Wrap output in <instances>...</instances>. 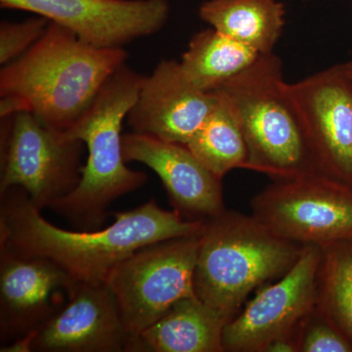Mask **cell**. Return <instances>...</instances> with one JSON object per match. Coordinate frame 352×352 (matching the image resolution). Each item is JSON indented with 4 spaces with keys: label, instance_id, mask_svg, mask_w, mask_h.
<instances>
[{
    "label": "cell",
    "instance_id": "cell-1",
    "mask_svg": "<svg viewBox=\"0 0 352 352\" xmlns=\"http://www.w3.org/2000/svg\"><path fill=\"white\" fill-rule=\"evenodd\" d=\"M0 247L25 256L52 259L80 283H105L113 268L146 245L200 233L204 220H187L151 199L127 212H112L105 229L69 231L44 219L27 192L0 193Z\"/></svg>",
    "mask_w": 352,
    "mask_h": 352
},
{
    "label": "cell",
    "instance_id": "cell-2",
    "mask_svg": "<svg viewBox=\"0 0 352 352\" xmlns=\"http://www.w3.org/2000/svg\"><path fill=\"white\" fill-rule=\"evenodd\" d=\"M126 59L122 48L94 47L50 22L31 50L2 66L0 116L28 111L46 126L69 131Z\"/></svg>",
    "mask_w": 352,
    "mask_h": 352
},
{
    "label": "cell",
    "instance_id": "cell-3",
    "mask_svg": "<svg viewBox=\"0 0 352 352\" xmlns=\"http://www.w3.org/2000/svg\"><path fill=\"white\" fill-rule=\"evenodd\" d=\"M144 78L122 65L80 120L66 131L85 143L87 163L78 187L50 208L78 230L101 229L113 201L147 182L144 173L126 166L122 134V122L138 100Z\"/></svg>",
    "mask_w": 352,
    "mask_h": 352
},
{
    "label": "cell",
    "instance_id": "cell-4",
    "mask_svg": "<svg viewBox=\"0 0 352 352\" xmlns=\"http://www.w3.org/2000/svg\"><path fill=\"white\" fill-rule=\"evenodd\" d=\"M303 247L275 235L252 214L226 210L205 220L199 234L196 296L228 323L252 292L293 268Z\"/></svg>",
    "mask_w": 352,
    "mask_h": 352
},
{
    "label": "cell",
    "instance_id": "cell-5",
    "mask_svg": "<svg viewBox=\"0 0 352 352\" xmlns=\"http://www.w3.org/2000/svg\"><path fill=\"white\" fill-rule=\"evenodd\" d=\"M274 53L258 59L217 90L232 108L247 143V170L273 182L320 173Z\"/></svg>",
    "mask_w": 352,
    "mask_h": 352
},
{
    "label": "cell",
    "instance_id": "cell-6",
    "mask_svg": "<svg viewBox=\"0 0 352 352\" xmlns=\"http://www.w3.org/2000/svg\"><path fill=\"white\" fill-rule=\"evenodd\" d=\"M1 122L0 193L21 187L43 210L78 187L82 141L46 126L28 111L1 118Z\"/></svg>",
    "mask_w": 352,
    "mask_h": 352
},
{
    "label": "cell",
    "instance_id": "cell-7",
    "mask_svg": "<svg viewBox=\"0 0 352 352\" xmlns=\"http://www.w3.org/2000/svg\"><path fill=\"white\" fill-rule=\"evenodd\" d=\"M199 234L146 245L109 273L105 284L133 337L139 338L178 300L196 296Z\"/></svg>",
    "mask_w": 352,
    "mask_h": 352
},
{
    "label": "cell",
    "instance_id": "cell-8",
    "mask_svg": "<svg viewBox=\"0 0 352 352\" xmlns=\"http://www.w3.org/2000/svg\"><path fill=\"white\" fill-rule=\"evenodd\" d=\"M251 208L271 232L298 244L352 241V185L322 173L273 182Z\"/></svg>",
    "mask_w": 352,
    "mask_h": 352
},
{
    "label": "cell",
    "instance_id": "cell-9",
    "mask_svg": "<svg viewBox=\"0 0 352 352\" xmlns=\"http://www.w3.org/2000/svg\"><path fill=\"white\" fill-rule=\"evenodd\" d=\"M321 258V247L305 245L288 273L259 288L224 327L223 352H265L273 340L296 338L298 326L316 305Z\"/></svg>",
    "mask_w": 352,
    "mask_h": 352
},
{
    "label": "cell",
    "instance_id": "cell-10",
    "mask_svg": "<svg viewBox=\"0 0 352 352\" xmlns=\"http://www.w3.org/2000/svg\"><path fill=\"white\" fill-rule=\"evenodd\" d=\"M288 88L319 173L352 185V73L349 62L289 83Z\"/></svg>",
    "mask_w": 352,
    "mask_h": 352
},
{
    "label": "cell",
    "instance_id": "cell-11",
    "mask_svg": "<svg viewBox=\"0 0 352 352\" xmlns=\"http://www.w3.org/2000/svg\"><path fill=\"white\" fill-rule=\"evenodd\" d=\"M2 8L47 18L100 50H117L161 31L168 0H0Z\"/></svg>",
    "mask_w": 352,
    "mask_h": 352
},
{
    "label": "cell",
    "instance_id": "cell-12",
    "mask_svg": "<svg viewBox=\"0 0 352 352\" xmlns=\"http://www.w3.org/2000/svg\"><path fill=\"white\" fill-rule=\"evenodd\" d=\"M80 282L52 259L0 247V340L36 335L68 303Z\"/></svg>",
    "mask_w": 352,
    "mask_h": 352
},
{
    "label": "cell",
    "instance_id": "cell-13",
    "mask_svg": "<svg viewBox=\"0 0 352 352\" xmlns=\"http://www.w3.org/2000/svg\"><path fill=\"white\" fill-rule=\"evenodd\" d=\"M32 351H141L105 283H80L63 309L34 336Z\"/></svg>",
    "mask_w": 352,
    "mask_h": 352
},
{
    "label": "cell",
    "instance_id": "cell-14",
    "mask_svg": "<svg viewBox=\"0 0 352 352\" xmlns=\"http://www.w3.org/2000/svg\"><path fill=\"white\" fill-rule=\"evenodd\" d=\"M217 102V92L201 91L189 82L179 62L163 60L145 76L126 120L133 132L187 145Z\"/></svg>",
    "mask_w": 352,
    "mask_h": 352
},
{
    "label": "cell",
    "instance_id": "cell-15",
    "mask_svg": "<svg viewBox=\"0 0 352 352\" xmlns=\"http://www.w3.org/2000/svg\"><path fill=\"white\" fill-rule=\"evenodd\" d=\"M122 153L126 163L138 162L156 173L183 219L205 221L226 212L222 178L208 170L186 145L132 131L122 135Z\"/></svg>",
    "mask_w": 352,
    "mask_h": 352
},
{
    "label": "cell",
    "instance_id": "cell-16",
    "mask_svg": "<svg viewBox=\"0 0 352 352\" xmlns=\"http://www.w3.org/2000/svg\"><path fill=\"white\" fill-rule=\"evenodd\" d=\"M227 321L197 296L178 300L139 336L142 351L223 352Z\"/></svg>",
    "mask_w": 352,
    "mask_h": 352
},
{
    "label": "cell",
    "instance_id": "cell-17",
    "mask_svg": "<svg viewBox=\"0 0 352 352\" xmlns=\"http://www.w3.org/2000/svg\"><path fill=\"white\" fill-rule=\"evenodd\" d=\"M278 0H208L199 9L204 22L259 54L273 52L285 25Z\"/></svg>",
    "mask_w": 352,
    "mask_h": 352
},
{
    "label": "cell",
    "instance_id": "cell-18",
    "mask_svg": "<svg viewBox=\"0 0 352 352\" xmlns=\"http://www.w3.org/2000/svg\"><path fill=\"white\" fill-rule=\"evenodd\" d=\"M258 52L214 28L197 32L179 62L190 83L204 92H214L251 66Z\"/></svg>",
    "mask_w": 352,
    "mask_h": 352
},
{
    "label": "cell",
    "instance_id": "cell-19",
    "mask_svg": "<svg viewBox=\"0 0 352 352\" xmlns=\"http://www.w3.org/2000/svg\"><path fill=\"white\" fill-rule=\"evenodd\" d=\"M217 94L214 110L186 146L208 170L223 179L235 168L247 170L249 153L232 108Z\"/></svg>",
    "mask_w": 352,
    "mask_h": 352
},
{
    "label": "cell",
    "instance_id": "cell-20",
    "mask_svg": "<svg viewBox=\"0 0 352 352\" xmlns=\"http://www.w3.org/2000/svg\"><path fill=\"white\" fill-rule=\"evenodd\" d=\"M316 307L352 346V241L322 248Z\"/></svg>",
    "mask_w": 352,
    "mask_h": 352
},
{
    "label": "cell",
    "instance_id": "cell-21",
    "mask_svg": "<svg viewBox=\"0 0 352 352\" xmlns=\"http://www.w3.org/2000/svg\"><path fill=\"white\" fill-rule=\"evenodd\" d=\"M298 352H352L349 340L316 305L296 329Z\"/></svg>",
    "mask_w": 352,
    "mask_h": 352
},
{
    "label": "cell",
    "instance_id": "cell-22",
    "mask_svg": "<svg viewBox=\"0 0 352 352\" xmlns=\"http://www.w3.org/2000/svg\"><path fill=\"white\" fill-rule=\"evenodd\" d=\"M50 21L43 16L13 23L4 21L0 24V64L15 61L31 50L47 31Z\"/></svg>",
    "mask_w": 352,
    "mask_h": 352
},
{
    "label": "cell",
    "instance_id": "cell-23",
    "mask_svg": "<svg viewBox=\"0 0 352 352\" xmlns=\"http://www.w3.org/2000/svg\"><path fill=\"white\" fill-rule=\"evenodd\" d=\"M349 68H351V71L352 73V60H351V61L349 62Z\"/></svg>",
    "mask_w": 352,
    "mask_h": 352
}]
</instances>
